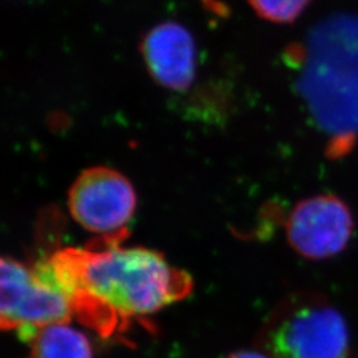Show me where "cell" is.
Returning a JSON list of instances; mask_svg holds the SVG:
<instances>
[{"label":"cell","mask_w":358,"mask_h":358,"mask_svg":"<svg viewBox=\"0 0 358 358\" xmlns=\"http://www.w3.org/2000/svg\"><path fill=\"white\" fill-rule=\"evenodd\" d=\"M154 81L171 92L192 88L198 69V50L192 32L177 22H164L148 31L140 45Z\"/></svg>","instance_id":"obj_6"},{"label":"cell","mask_w":358,"mask_h":358,"mask_svg":"<svg viewBox=\"0 0 358 358\" xmlns=\"http://www.w3.org/2000/svg\"><path fill=\"white\" fill-rule=\"evenodd\" d=\"M31 358H93L90 340L69 324H53L29 334Z\"/></svg>","instance_id":"obj_7"},{"label":"cell","mask_w":358,"mask_h":358,"mask_svg":"<svg viewBox=\"0 0 358 358\" xmlns=\"http://www.w3.org/2000/svg\"><path fill=\"white\" fill-rule=\"evenodd\" d=\"M224 358H271L262 352H256V350H241V352H235L231 353Z\"/></svg>","instance_id":"obj_9"},{"label":"cell","mask_w":358,"mask_h":358,"mask_svg":"<svg viewBox=\"0 0 358 358\" xmlns=\"http://www.w3.org/2000/svg\"><path fill=\"white\" fill-rule=\"evenodd\" d=\"M71 304L62 288L52 279L44 260L35 266L4 256L1 259L3 331H16L24 341L29 334L53 324H69Z\"/></svg>","instance_id":"obj_3"},{"label":"cell","mask_w":358,"mask_h":358,"mask_svg":"<svg viewBox=\"0 0 358 358\" xmlns=\"http://www.w3.org/2000/svg\"><path fill=\"white\" fill-rule=\"evenodd\" d=\"M310 0H248L259 17L269 23L287 24L294 22Z\"/></svg>","instance_id":"obj_8"},{"label":"cell","mask_w":358,"mask_h":358,"mask_svg":"<svg viewBox=\"0 0 358 358\" xmlns=\"http://www.w3.org/2000/svg\"><path fill=\"white\" fill-rule=\"evenodd\" d=\"M201 1L213 13H219V15L224 13V7L222 6V3H219V0H201Z\"/></svg>","instance_id":"obj_10"},{"label":"cell","mask_w":358,"mask_h":358,"mask_svg":"<svg viewBox=\"0 0 358 358\" xmlns=\"http://www.w3.org/2000/svg\"><path fill=\"white\" fill-rule=\"evenodd\" d=\"M72 217L85 230L103 236L127 234L137 208V192L122 173L108 166L84 170L68 192Z\"/></svg>","instance_id":"obj_4"},{"label":"cell","mask_w":358,"mask_h":358,"mask_svg":"<svg viewBox=\"0 0 358 358\" xmlns=\"http://www.w3.org/2000/svg\"><path fill=\"white\" fill-rule=\"evenodd\" d=\"M353 230L355 219L349 206L333 194L300 201L285 223L288 243L309 260H324L341 254L350 242Z\"/></svg>","instance_id":"obj_5"},{"label":"cell","mask_w":358,"mask_h":358,"mask_svg":"<svg viewBox=\"0 0 358 358\" xmlns=\"http://www.w3.org/2000/svg\"><path fill=\"white\" fill-rule=\"evenodd\" d=\"M128 234V232H127ZM127 234L65 247L44 263L64 292L73 317L101 337L186 299L192 276L145 247H124Z\"/></svg>","instance_id":"obj_1"},{"label":"cell","mask_w":358,"mask_h":358,"mask_svg":"<svg viewBox=\"0 0 358 358\" xmlns=\"http://www.w3.org/2000/svg\"><path fill=\"white\" fill-rule=\"evenodd\" d=\"M259 346L271 358H350L343 313L319 292H297L269 313Z\"/></svg>","instance_id":"obj_2"}]
</instances>
